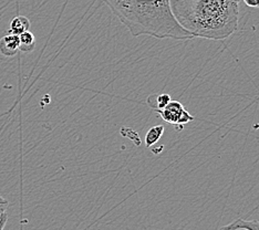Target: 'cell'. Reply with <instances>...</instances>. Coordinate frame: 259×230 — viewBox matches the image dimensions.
I'll list each match as a JSON object with an SVG mask.
<instances>
[{
	"mask_svg": "<svg viewBox=\"0 0 259 230\" xmlns=\"http://www.w3.org/2000/svg\"><path fill=\"white\" fill-rule=\"evenodd\" d=\"M19 35L8 33L0 39V53L5 57H14L19 51Z\"/></svg>",
	"mask_w": 259,
	"mask_h": 230,
	"instance_id": "cell-4",
	"label": "cell"
},
{
	"mask_svg": "<svg viewBox=\"0 0 259 230\" xmlns=\"http://www.w3.org/2000/svg\"><path fill=\"white\" fill-rule=\"evenodd\" d=\"M219 230H259V221L236 219L228 223V225L220 228Z\"/></svg>",
	"mask_w": 259,
	"mask_h": 230,
	"instance_id": "cell-6",
	"label": "cell"
},
{
	"mask_svg": "<svg viewBox=\"0 0 259 230\" xmlns=\"http://www.w3.org/2000/svg\"><path fill=\"white\" fill-rule=\"evenodd\" d=\"M170 101L172 100H170V96L168 94H151L148 98V105L153 111H156L165 108Z\"/></svg>",
	"mask_w": 259,
	"mask_h": 230,
	"instance_id": "cell-7",
	"label": "cell"
},
{
	"mask_svg": "<svg viewBox=\"0 0 259 230\" xmlns=\"http://www.w3.org/2000/svg\"><path fill=\"white\" fill-rule=\"evenodd\" d=\"M20 47L19 51L22 52H31L34 48H36V38H34L33 33L30 31H26L19 35Z\"/></svg>",
	"mask_w": 259,
	"mask_h": 230,
	"instance_id": "cell-9",
	"label": "cell"
},
{
	"mask_svg": "<svg viewBox=\"0 0 259 230\" xmlns=\"http://www.w3.org/2000/svg\"><path fill=\"white\" fill-rule=\"evenodd\" d=\"M29 29H30V20L25 16H17L10 22L9 33L20 35L23 32L29 31Z\"/></svg>",
	"mask_w": 259,
	"mask_h": 230,
	"instance_id": "cell-5",
	"label": "cell"
},
{
	"mask_svg": "<svg viewBox=\"0 0 259 230\" xmlns=\"http://www.w3.org/2000/svg\"><path fill=\"white\" fill-rule=\"evenodd\" d=\"M164 149V146L162 145V146H160V147H157V149H152V153H154V154H160V151L158 150H163Z\"/></svg>",
	"mask_w": 259,
	"mask_h": 230,
	"instance_id": "cell-13",
	"label": "cell"
},
{
	"mask_svg": "<svg viewBox=\"0 0 259 230\" xmlns=\"http://www.w3.org/2000/svg\"><path fill=\"white\" fill-rule=\"evenodd\" d=\"M154 112L166 123L175 126L179 132L184 128L185 124L194 121V116L188 113L183 104L179 101H170L165 108Z\"/></svg>",
	"mask_w": 259,
	"mask_h": 230,
	"instance_id": "cell-3",
	"label": "cell"
},
{
	"mask_svg": "<svg viewBox=\"0 0 259 230\" xmlns=\"http://www.w3.org/2000/svg\"><path fill=\"white\" fill-rule=\"evenodd\" d=\"M133 37L190 40L193 35L174 18L169 0H102Z\"/></svg>",
	"mask_w": 259,
	"mask_h": 230,
	"instance_id": "cell-2",
	"label": "cell"
},
{
	"mask_svg": "<svg viewBox=\"0 0 259 230\" xmlns=\"http://www.w3.org/2000/svg\"><path fill=\"white\" fill-rule=\"evenodd\" d=\"M7 221H8V214H7V211H6L2 215V217H0V230H4Z\"/></svg>",
	"mask_w": 259,
	"mask_h": 230,
	"instance_id": "cell-11",
	"label": "cell"
},
{
	"mask_svg": "<svg viewBox=\"0 0 259 230\" xmlns=\"http://www.w3.org/2000/svg\"><path fill=\"white\" fill-rule=\"evenodd\" d=\"M240 0H169L179 25L193 38L224 40L237 31Z\"/></svg>",
	"mask_w": 259,
	"mask_h": 230,
	"instance_id": "cell-1",
	"label": "cell"
},
{
	"mask_svg": "<svg viewBox=\"0 0 259 230\" xmlns=\"http://www.w3.org/2000/svg\"><path fill=\"white\" fill-rule=\"evenodd\" d=\"M164 126L163 125H155L151 127L148 133H146L145 135V145L146 147H152L153 145H155L158 141H160V139L162 137V135L164 133Z\"/></svg>",
	"mask_w": 259,
	"mask_h": 230,
	"instance_id": "cell-8",
	"label": "cell"
},
{
	"mask_svg": "<svg viewBox=\"0 0 259 230\" xmlns=\"http://www.w3.org/2000/svg\"><path fill=\"white\" fill-rule=\"evenodd\" d=\"M8 207H9V202L0 195V217H2L4 212L7 211Z\"/></svg>",
	"mask_w": 259,
	"mask_h": 230,
	"instance_id": "cell-10",
	"label": "cell"
},
{
	"mask_svg": "<svg viewBox=\"0 0 259 230\" xmlns=\"http://www.w3.org/2000/svg\"><path fill=\"white\" fill-rule=\"evenodd\" d=\"M250 8H259V0H243Z\"/></svg>",
	"mask_w": 259,
	"mask_h": 230,
	"instance_id": "cell-12",
	"label": "cell"
}]
</instances>
